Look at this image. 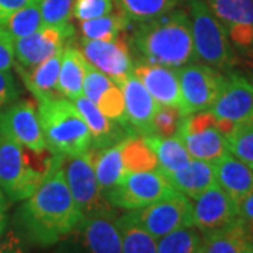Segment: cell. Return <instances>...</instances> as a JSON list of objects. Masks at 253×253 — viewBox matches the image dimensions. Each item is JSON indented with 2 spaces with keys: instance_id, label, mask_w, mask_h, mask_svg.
Listing matches in <instances>:
<instances>
[{
  "instance_id": "1",
  "label": "cell",
  "mask_w": 253,
  "mask_h": 253,
  "mask_svg": "<svg viewBox=\"0 0 253 253\" xmlns=\"http://www.w3.org/2000/svg\"><path fill=\"white\" fill-rule=\"evenodd\" d=\"M62 161L63 156L58 155L45 180L18 208L20 225L28 239L40 246L66 239L82 218L66 184Z\"/></svg>"
},
{
  "instance_id": "2",
  "label": "cell",
  "mask_w": 253,
  "mask_h": 253,
  "mask_svg": "<svg viewBox=\"0 0 253 253\" xmlns=\"http://www.w3.org/2000/svg\"><path fill=\"white\" fill-rule=\"evenodd\" d=\"M134 44L148 63L177 69L196 59L190 17L180 10L139 23Z\"/></svg>"
},
{
  "instance_id": "3",
  "label": "cell",
  "mask_w": 253,
  "mask_h": 253,
  "mask_svg": "<svg viewBox=\"0 0 253 253\" xmlns=\"http://www.w3.org/2000/svg\"><path fill=\"white\" fill-rule=\"evenodd\" d=\"M58 155L36 152L0 134V189L11 203L27 200L51 172Z\"/></svg>"
},
{
  "instance_id": "4",
  "label": "cell",
  "mask_w": 253,
  "mask_h": 253,
  "mask_svg": "<svg viewBox=\"0 0 253 253\" xmlns=\"http://www.w3.org/2000/svg\"><path fill=\"white\" fill-rule=\"evenodd\" d=\"M37 110L46 148L52 154L76 156L90 149V131L71 100L61 96L38 100Z\"/></svg>"
},
{
  "instance_id": "5",
  "label": "cell",
  "mask_w": 253,
  "mask_h": 253,
  "mask_svg": "<svg viewBox=\"0 0 253 253\" xmlns=\"http://www.w3.org/2000/svg\"><path fill=\"white\" fill-rule=\"evenodd\" d=\"M190 23L196 59L218 69L232 65L234 54L225 28L206 1L190 0Z\"/></svg>"
},
{
  "instance_id": "6",
  "label": "cell",
  "mask_w": 253,
  "mask_h": 253,
  "mask_svg": "<svg viewBox=\"0 0 253 253\" xmlns=\"http://www.w3.org/2000/svg\"><path fill=\"white\" fill-rule=\"evenodd\" d=\"M62 168L66 184L71 190V194L81 211L82 217H116L114 207L100 190L93 168L90 149L76 156H63Z\"/></svg>"
},
{
  "instance_id": "7",
  "label": "cell",
  "mask_w": 253,
  "mask_h": 253,
  "mask_svg": "<svg viewBox=\"0 0 253 253\" xmlns=\"http://www.w3.org/2000/svg\"><path fill=\"white\" fill-rule=\"evenodd\" d=\"M193 203L189 197L176 191L146 207L132 210L124 214L126 219L159 239L183 226H193Z\"/></svg>"
},
{
  "instance_id": "8",
  "label": "cell",
  "mask_w": 253,
  "mask_h": 253,
  "mask_svg": "<svg viewBox=\"0 0 253 253\" xmlns=\"http://www.w3.org/2000/svg\"><path fill=\"white\" fill-rule=\"evenodd\" d=\"M176 193L166 176L159 170L126 173L124 179L106 194L113 207L132 211L146 207Z\"/></svg>"
},
{
  "instance_id": "9",
  "label": "cell",
  "mask_w": 253,
  "mask_h": 253,
  "mask_svg": "<svg viewBox=\"0 0 253 253\" xmlns=\"http://www.w3.org/2000/svg\"><path fill=\"white\" fill-rule=\"evenodd\" d=\"M183 116L210 110L224 86L225 76L208 65L187 63L177 68Z\"/></svg>"
},
{
  "instance_id": "10",
  "label": "cell",
  "mask_w": 253,
  "mask_h": 253,
  "mask_svg": "<svg viewBox=\"0 0 253 253\" xmlns=\"http://www.w3.org/2000/svg\"><path fill=\"white\" fill-rule=\"evenodd\" d=\"M76 36V30L71 23L58 26H44L38 31L23 38L14 40V58L20 68L31 69L51 56L62 54L71 45Z\"/></svg>"
},
{
  "instance_id": "11",
  "label": "cell",
  "mask_w": 253,
  "mask_h": 253,
  "mask_svg": "<svg viewBox=\"0 0 253 253\" xmlns=\"http://www.w3.org/2000/svg\"><path fill=\"white\" fill-rule=\"evenodd\" d=\"M0 134L36 152L46 149L38 110L28 99L16 101L0 113Z\"/></svg>"
},
{
  "instance_id": "12",
  "label": "cell",
  "mask_w": 253,
  "mask_h": 253,
  "mask_svg": "<svg viewBox=\"0 0 253 253\" xmlns=\"http://www.w3.org/2000/svg\"><path fill=\"white\" fill-rule=\"evenodd\" d=\"M81 46L86 61L107 75L118 86H121L129 75H132L134 63L129 45L123 34L111 41L82 40Z\"/></svg>"
},
{
  "instance_id": "13",
  "label": "cell",
  "mask_w": 253,
  "mask_h": 253,
  "mask_svg": "<svg viewBox=\"0 0 253 253\" xmlns=\"http://www.w3.org/2000/svg\"><path fill=\"white\" fill-rule=\"evenodd\" d=\"M68 238L78 253H123L121 232L114 215L82 217Z\"/></svg>"
},
{
  "instance_id": "14",
  "label": "cell",
  "mask_w": 253,
  "mask_h": 253,
  "mask_svg": "<svg viewBox=\"0 0 253 253\" xmlns=\"http://www.w3.org/2000/svg\"><path fill=\"white\" fill-rule=\"evenodd\" d=\"M239 215L238 204L217 183L194 200L191 218L193 226L201 234L222 228Z\"/></svg>"
},
{
  "instance_id": "15",
  "label": "cell",
  "mask_w": 253,
  "mask_h": 253,
  "mask_svg": "<svg viewBox=\"0 0 253 253\" xmlns=\"http://www.w3.org/2000/svg\"><path fill=\"white\" fill-rule=\"evenodd\" d=\"M206 3L238 48L253 45V0H207Z\"/></svg>"
},
{
  "instance_id": "16",
  "label": "cell",
  "mask_w": 253,
  "mask_h": 253,
  "mask_svg": "<svg viewBox=\"0 0 253 253\" xmlns=\"http://www.w3.org/2000/svg\"><path fill=\"white\" fill-rule=\"evenodd\" d=\"M211 113L217 118L241 124L253 117V84L242 76L225 78Z\"/></svg>"
},
{
  "instance_id": "17",
  "label": "cell",
  "mask_w": 253,
  "mask_h": 253,
  "mask_svg": "<svg viewBox=\"0 0 253 253\" xmlns=\"http://www.w3.org/2000/svg\"><path fill=\"white\" fill-rule=\"evenodd\" d=\"M132 75L141 81L145 89L149 91V94L159 106H173L183 109L177 69L145 62L134 66Z\"/></svg>"
},
{
  "instance_id": "18",
  "label": "cell",
  "mask_w": 253,
  "mask_h": 253,
  "mask_svg": "<svg viewBox=\"0 0 253 253\" xmlns=\"http://www.w3.org/2000/svg\"><path fill=\"white\" fill-rule=\"evenodd\" d=\"M120 87L124 96L126 116L129 129L139 135L152 134L154 116L159 104L134 75H129Z\"/></svg>"
},
{
  "instance_id": "19",
  "label": "cell",
  "mask_w": 253,
  "mask_h": 253,
  "mask_svg": "<svg viewBox=\"0 0 253 253\" xmlns=\"http://www.w3.org/2000/svg\"><path fill=\"white\" fill-rule=\"evenodd\" d=\"M72 103L81 113V116L90 131L91 146L94 148L109 146V145L126 139L129 134H135L131 129H126L116 121H111L110 118L106 117L97 109V106L87 97H84L83 94L78 99L72 100Z\"/></svg>"
},
{
  "instance_id": "20",
  "label": "cell",
  "mask_w": 253,
  "mask_h": 253,
  "mask_svg": "<svg viewBox=\"0 0 253 253\" xmlns=\"http://www.w3.org/2000/svg\"><path fill=\"white\" fill-rule=\"evenodd\" d=\"M214 170L217 184L236 204L253 193V170L232 154L226 152L215 161Z\"/></svg>"
},
{
  "instance_id": "21",
  "label": "cell",
  "mask_w": 253,
  "mask_h": 253,
  "mask_svg": "<svg viewBox=\"0 0 253 253\" xmlns=\"http://www.w3.org/2000/svg\"><path fill=\"white\" fill-rule=\"evenodd\" d=\"M166 179L173 189L190 200H196L217 183L214 163L200 159H191L184 169L166 174Z\"/></svg>"
},
{
  "instance_id": "22",
  "label": "cell",
  "mask_w": 253,
  "mask_h": 253,
  "mask_svg": "<svg viewBox=\"0 0 253 253\" xmlns=\"http://www.w3.org/2000/svg\"><path fill=\"white\" fill-rule=\"evenodd\" d=\"M253 239L246 232L239 217L228 225L203 234L201 253H249Z\"/></svg>"
},
{
  "instance_id": "23",
  "label": "cell",
  "mask_w": 253,
  "mask_h": 253,
  "mask_svg": "<svg viewBox=\"0 0 253 253\" xmlns=\"http://www.w3.org/2000/svg\"><path fill=\"white\" fill-rule=\"evenodd\" d=\"M61 59L62 54L54 55L31 69H23L16 65L18 75L21 76L26 87L34 94L37 101L59 96L56 84L61 69Z\"/></svg>"
},
{
  "instance_id": "24",
  "label": "cell",
  "mask_w": 253,
  "mask_h": 253,
  "mask_svg": "<svg viewBox=\"0 0 253 253\" xmlns=\"http://www.w3.org/2000/svg\"><path fill=\"white\" fill-rule=\"evenodd\" d=\"M121 144L123 141L103 148L90 146L94 173L104 196L114 189L126 174L121 159Z\"/></svg>"
},
{
  "instance_id": "25",
  "label": "cell",
  "mask_w": 253,
  "mask_h": 253,
  "mask_svg": "<svg viewBox=\"0 0 253 253\" xmlns=\"http://www.w3.org/2000/svg\"><path fill=\"white\" fill-rule=\"evenodd\" d=\"M86 69V58L83 56L79 48L68 45L62 52L61 69L58 76L56 89L61 97L68 100L78 99L83 94V79Z\"/></svg>"
},
{
  "instance_id": "26",
  "label": "cell",
  "mask_w": 253,
  "mask_h": 253,
  "mask_svg": "<svg viewBox=\"0 0 253 253\" xmlns=\"http://www.w3.org/2000/svg\"><path fill=\"white\" fill-rule=\"evenodd\" d=\"M176 135L183 141V144L193 159L214 163L222 155L228 152L226 138L219 132L217 126H208L196 132L179 131Z\"/></svg>"
},
{
  "instance_id": "27",
  "label": "cell",
  "mask_w": 253,
  "mask_h": 253,
  "mask_svg": "<svg viewBox=\"0 0 253 253\" xmlns=\"http://www.w3.org/2000/svg\"><path fill=\"white\" fill-rule=\"evenodd\" d=\"M144 138L156 155L159 172L165 176L184 169L193 159L183 141L177 135L162 138L155 134H149L144 135Z\"/></svg>"
},
{
  "instance_id": "28",
  "label": "cell",
  "mask_w": 253,
  "mask_h": 253,
  "mask_svg": "<svg viewBox=\"0 0 253 253\" xmlns=\"http://www.w3.org/2000/svg\"><path fill=\"white\" fill-rule=\"evenodd\" d=\"M121 159L126 173L159 170L156 155L139 134H129L123 139Z\"/></svg>"
},
{
  "instance_id": "29",
  "label": "cell",
  "mask_w": 253,
  "mask_h": 253,
  "mask_svg": "<svg viewBox=\"0 0 253 253\" xmlns=\"http://www.w3.org/2000/svg\"><path fill=\"white\" fill-rule=\"evenodd\" d=\"M129 24V18L126 14L120 13H110L107 16H101L97 18H91L86 21H81L82 40H101V41H111L116 40L120 34H123Z\"/></svg>"
},
{
  "instance_id": "30",
  "label": "cell",
  "mask_w": 253,
  "mask_h": 253,
  "mask_svg": "<svg viewBox=\"0 0 253 253\" xmlns=\"http://www.w3.org/2000/svg\"><path fill=\"white\" fill-rule=\"evenodd\" d=\"M129 21H148L174 9L179 0H116Z\"/></svg>"
},
{
  "instance_id": "31",
  "label": "cell",
  "mask_w": 253,
  "mask_h": 253,
  "mask_svg": "<svg viewBox=\"0 0 253 253\" xmlns=\"http://www.w3.org/2000/svg\"><path fill=\"white\" fill-rule=\"evenodd\" d=\"M117 225L121 232L123 253H158V239L142 228L132 224L124 215L117 218Z\"/></svg>"
},
{
  "instance_id": "32",
  "label": "cell",
  "mask_w": 253,
  "mask_h": 253,
  "mask_svg": "<svg viewBox=\"0 0 253 253\" xmlns=\"http://www.w3.org/2000/svg\"><path fill=\"white\" fill-rule=\"evenodd\" d=\"M203 236L194 226H183L158 239V253H199Z\"/></svg>"
},
{
  "instance_id": "33",
  "label": "cell",
  "mask_w": 253,
  "mask_h": 253,
  "mask_svg": "<svg viewBox=\"0 0 253 253\" xmlns=\"http://www.w3.org/2000/svg\"><path fill=\"white\" fill-rule=\"evenodd\" d=\"M0 27L4 28L14 40L27 37L38 31L40 28L44 27L41 10H40V1L14 11Z\"/></svg>"
},
{
  "instance_id": "34",
  "label": "cell",
  "mask_w": 253,
  "mask_h": 253,
  "mask_svg": "<svg viewBox=\"0 0 253 253\" xmlns=\"http://www.w3.org/2000/svg\"><path fill=\"white\" fill-rule=\"evenodd\" d=\"M228 152L253 170V117L236 124L234 131L226 136Z\"/></svg>"
},
{
  "instance_id": "35",
  "label": "cell",
  "mask_w": 253,
  "mask_h": 253,
  "mask_svg": "<svg viewBox=\"0 0 253 253\" xmlns=\"http://www.w3.org/2000/svg\"><path fill=\"white\" fill-rule=\"evenodd\" d=\"M97 109L110 118L111 121H116L120 126H123L126 129H129L128 121L126 116V104H124V96L121 87L118 84H113L107 90L100 96L99 101L96 103ZM134 132V131H132Z\"/></svg>"
},
{
  "instance_id": "36",
  "label": "cell",
  "mask_w": 253,
  "mask_h": 253,
  "mask_svg": "<svg viewBox=\"0 0 253 253\" xmlns=\"http://www.w3.org/2000/svg\"><path fill=\"white\" fill-rule=\"evenodd\" d=\"M183 113L179 107L158 106L152 123V134L162 138H169L177 134L183 121Z\"/></svg>"
},
{
  "instance_id": "37",
  "label": "cell",
  "mask_w": 253,
  "mask_h": 253,
  "mask_svg": "<svg viewBox=\"0 0 253 253\" xmlns=\"http://www.w3.org/2000/svg\"><path fill=\"white\" fill-rule=\"evenodd\" d=\"M75 0H41L40 10L44 26H58L69 23Z\"/></svg>"
},
{
  "instance_id": "38",
  "label": "cell",
  "mask_w": 253,
  "mask_h": 253,
  "mask_svg": "<svg viewBox=\"0 0 253 253\" xmlns=\"http://www.w3.org/2000/svg\"><path fill=\"white\" fill-rule=\"evenodd\" d=\"M114 82L110 79L107 75L94 68L90 62L86 61L84 69V79H83V96L93 101L94 104L99 101L100 96L111 87Z\"/></svg>"
},
{
  "instance_id": "39",
  "label": "cell",
  "mask_w": 253,
  "mask_h": 253,
  "mask_svg": "<svg viewBox=\"0 0 253 253\" xmlns=\"http://www.w3.org/2000/svg\"><path fill=\"white\" fill-rule=\"evenodd\" d=\"M114 11V0H75L72 17L79 23L91 18L107 16Z\"/></svg>"
},
{
  "instance_id": "40",
  "label": "cell",
  "mask_w": 253,
  "mask_h": 253,
  "mask_svg": "<svg viewBox=\"0 0 253 253\" xmlns=\"http://www.w3.org/2000/svg\"><path fill=\"white\" fill-rule=\"evenodd\" d=\"M14 63V38L0 27V71H10Z\"/></svg>"
},
{
  "instance_id": "41",
  "label": "cell",
  "mask_w": 253,
  "mask_h": 253,
  "mask_svg": "<svg viewBox=\"0 0 253 253\" xmlns=\"http://www.w3.org/2000/svg\"><path fill=\"white\" fill-rule=\"evenodd\" d=\"M18 97V89L9 71H0V110Z\"/></svg>"
},
{
  "instance_id": "42",
  "label": "cell",
  "mask_w": 253,
  "mask_h": 253,
  "mask_svg": "<svg viewBox=\"0 0 253 253\" xmlns=\"http://www.w3.org/2000/svg\"><path fill=\"white\" fill-rule=\"evenodd\" d=\"M238 211H239L238 217L242 221L246 232L253 239V193H251L238 204Z\"/></svg>"
},
{
  "instance_id": "43",
  "label": "cell",
  "mask_w": 253,
  "mask_h": 253,
  "mask_svg": "<svg viewBox=\"0 0 253 253\" xmlns=\"http://www.w3.org/2000/svg\"><path fill=\"white\" fill-rule=\"evenodd\" d=\"M0 253H26L20 236L14 231H7L0 236Z\"/></svg>"
},
{
  "instance_id": "44",
  "label": "cell",
  "mask_w": 253,
  "mask_h": 253,
  "mask_svg": "<svg viewBox=\"0 0 253 253\" xmlns=\"http://www.w3.org/2000/svg\"><path fill=\"white\" fill-rule=\"evenodd\" d=\"M41 0H0V26L17 10Z\"/></svg>"
},
{
  "instance_id": "45",
  "label": "cell",
  "mask_w": 253,
  "mask_h": 253,
  "mask_svg": "<svg viewBox=\"0 0 253 253\" xmlns=\"http://www.w3.org/2000/svg\"><path fill=\"white\" fill-rule=\"evenodd\" d=\"M7 210H9V201L3 190L0 189V235L3 234L6 222H7Z\"/></svg>"
},
{
  "instance_id": "46",
  "label": "cell",
  "mask_w": 253,
  "mask_h": 253,
  "mask_svg": "<svg viewBox=\"0 0 253 253\" xmlns=\"http://www.w3.org/2000/svg\"><path fill=\"white\" fill-rule=\"evenodd\" d=\"M249 253H253V249H252V251H251V252H249Z\"/></svg>"
},
{
  "instance_id": "47",
  "label": "cell",
  "mask_w": 253,
  "mask_h": 253,
  "mask_svg": "<svg viewBox=\"0 0 253 253\" xmlns=\"http://www.w3.org/2000/svg\"><path fill=\"white\" fill-rule=\"evenodd\" d=\"M199 253H201V252H199Z\"/></svg>"
}]
</instances>
